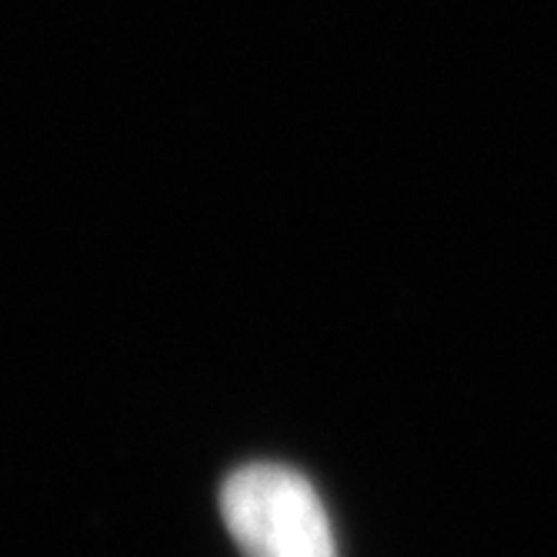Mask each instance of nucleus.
Masks as SVG:
<instances>
[{
  "instance_id": "obj_1",
  "label": "nucleus",
  "mask_w": 557,
  "mask_h": 557,
  "mask_svg": "<svg viewBox=\"0 0 557 557\" xmlns=\"http://www.w3.org/2000/svg\"><path fill=\"white\" fill-rule=\"evenodd\" d=\"M221 515L244 557H337L321 497L281 465H247L231 474Z\"/></svg>"
}]
</instances>
